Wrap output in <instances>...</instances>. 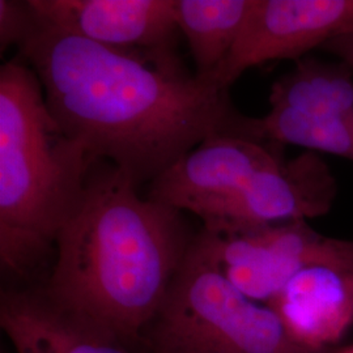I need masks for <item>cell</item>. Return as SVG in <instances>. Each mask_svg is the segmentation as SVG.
Masks as SVG:
<instances>
[{
	"instance_id": "cell-1",
	"label": "cell",
	"mask_w": 353,
	"mask_h": 353,
	"mask_svg": "<svg viewBox=\"0 0 353 353\" xmlns=\"http://www.w3.org/2000/svg\"><path fill=\"white\" fill-rule=\"evenodd\" d=\"M19 48L64 134L137 188L208 138H242L246 117L229 90L183 74L176 59L112 49L36 16Z\"/></svg>"
},
{
	"instance_id": "cell-2",
	"label": "cell",
	"mask_w": 353,
	"mask_h": 353,
	"mask_svg": "<svg viewBox=\"0 0 353 353\" xmlns=\"http://www.w3.org/2000/svg\"><path fill=\"white\" fill-rule=\"evenodd\" d=\"M192 239L182 212L140 198L113 165L90 170L57 239L42 290L64 312L118 341H141Z\"/></svg>"
},
{
	"instance_id": "cell-3",
	"label": "cell",
	"mask_w": 353,
	"mask_h": 353,
	"mask_svg": "<svg viewBox=\"0 0 353 353\" xmlns=\"http://www.w3.org/2000/svg\"><path fill=\"white\" fill-rule=\"evenodd\" d=\"M93 160L57 123L24 59L0 70V262L28 276L55 248Z\"/></svg>"
},
{
	"instance_id": "cell-4",
	"label": "cell",
	"mask_w": 353,
	"mask_h": 353,
	"mask_svg": "<svg viewBox=\"0 0 353 353\" xmlns=\"http://www.w3.org/2000/svg\"><path fill=\"white\" fill-rule=\"evenodd\" d=\"M141 341L153 352L319 353L294 341L270 306L237 290L192 241Z\"/></svg>"
},
{
	"instance_id": "cell-5",
	"label": "cell",
	"mask_w": 353,
	"mask_h": 353,
	"mask_svg": "<svg viewBox=\"0 0 353 353\" xmlns=\"http://www.w3.org/2000/svg\"><path fill=\"white\" fill-rule=\"evenodd\" d=\"M268 100L270 113L248 118V139L353 161V71L347 64L301 58L272 84Z\"/></svg>"
},
{
	"instance_id": "cell-6",
	"label": "cell",
	"mask_w": 353,
	"mask_h": 353,
	"mask_svg": "<svg viewBox=\"0 0 353 353\" xmlns=\"http://www.w3.org/2000/svg\"><path fill=\"white\" fill-rule=\"evenodd\" d=\"M336 239L318 233L306 220L233 232L203 228L192 245L255 303H270L300 271L321 262Z\"/></svg>"
},
{
	"instance_id": "cell-7",
	"label": "cell",
	"mask_w": 353,
	"mask_h": 353,
	"mask_svg": "<svg viewBox=\"0 0 353 353\" xmlns=\"http://www.w3.org/2000/svg\"><path fill=\"white\" fill-rule=\"evenodd\" d=\"M348 33H353V0H254L214 81L229 90L252 67L283 59L296 62Z\"/></svg>"
},
{
	"instance_id": "cell-8",
	"label": "cell",
	"mask_w": 353,
	"mask_h": 353,
	"mask_svg": "<svg viewBox=\"0 0 353 353\" xmlns=\"http://www.w3.org/2000/svg\"><path fill=\"white\" fill-rule=\"evenodd\" d=\"M284 159L283 145L217 135L204 140L151 182L147 198L207 225L256 173Z\"/></svg>"
},
{
	"instance_id": "cell-9",
	"label": "cell",
	"mask_w": 353,
	"mask_h": 353,
	"mask_svg": "<svg viewBox=\"0 0 353 353\" xmlns=\"http://www.w3.org/2000/svg\"><path fill=\"white\" fill-rule=\"evenodd\" d=\"M305 348L334 353L353 335V241L339 240L267 303Z\"/></svg>"
},
{
	"instance_id": "cell-10",
	"label": "cell",
	"mask_w": 353,
	"mask_h": 353,
	"mask_svg": "<svg viewBox=\"0 0 353 353\" xmlns=\"http://www.w3.org/2000/svg\"><path fill=\"white\" fill-rule=\"evenodd\" d=\"M39 21L117 50L174 59L176 0H29Z\"/></svg>"
},
{
	"instance_id": "cell-11",
	"label": "cell",
	"mask_w": 353,
	"mask_h": 353,
	"mask_svg": "<svg viewBox=\"0 0 353 353\" xmlns=\"http://www.w3.org/2000/svg\"><path fill=\"white\" fill-rule=\"evenodd\" d=\"M338 194L336 178L321 153L305 151L252 176L240 194L207 225L233 232L325 216Z\"/></svg>"
},
{
	"instance_id": "cell-12",
	"label": "cell",
	"mask_w": 353,
	"mask_h": 353,
	"mask_svg": "<svg viewBox=\"0 0 353 353\" xmlns=\"http://www.w3.org/2000/svg\"><path fill=\"white\" fill-rule=\"evenodd\" d=\"M0 326L17 353H131L126 343L64 312L42 290H3Z\"/></svg>"
},
{
	"instance_id": "cell-13",
	"label": "cell",
	"mask_w": 353,
	"mask_h": 353,
	"mask_svg": "<svg viewBox=\"0 0 353 353\" xmlns=\"http://www.w3.org/2000/svg\"><path fill=\"white\" fill-rule=\"evenodd\" d=\"M254 0H176L178 29L196 65L195 75L214 79L252 11Z\"/></svg>"
},
{
	"instance_id": "cell-14",
	"label": "cell",
	"mask_w": 353,
	"mask_h": 353,
	"mask_svg": "<svg viewBox=\"0 0 353 353\" xmlns=\"http://www.w3.org/2000/svg\"><path fill=\"white\" fill-rule=\"evenodd\" d=\"M34 16L28 1L0 0V50L20 46L33 26Z\"/></svg>"
},
{
	"instance_id": "cell-15",
	"label": "cell",
	"mask_w": 353,
	"mask_h": 353,
	"mask_svg": "<svg viewBox=\"0 0 353 353\" xmlns=\"http://www.w3.org/2000/svg\"><path fill=\"white\" fill-rule=\"evenodd\" d=\"M321 50L339 58L341 63L347 64L353 71V33L334 38L327 42Z\"/></svg>"
},
{
	"instance_id": "cell-16",
	"label": "cell",
	"mask_w": 353,
	"mask_h": 353,
	"mask_svg": "<svg viewBox=\"0 0 353 353\" xmlns=\"http://www.w3.org/2000/svg\"><path fill=\"white\" fill-rule=\"evenodd\" d=\"M334 353H353V341H351L350 344H345L341 347L339 350H336Z\"/></svg>"
},
{
	"instance_id": "cell-17",
	"label": "cell",
	"mask_w": 353,
	"mask_h": 353,
	"mask_svg": "<svg viewBox=\"0 0 353 353\" xmlns=\"http://www.w3.org/2000/svg\"><path fill=\"white\" fill-rule=\"evenodd\" d=\"M153 353H174V352H168V351H157V352Z\"/></svg>"
}]
</instances>
